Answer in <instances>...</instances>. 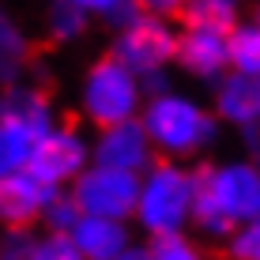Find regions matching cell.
Masks as SVG:
<instances>
[{
	"instance_id": "cell-1",
	"label": "cell",
	"mask_w": 260,
	"mask_h": 260,
	"mask_svg": "<svg viewBox=\"0 0 260 260\" xmlns=\"http://www.w3.org/2000/svg\"><path fill=\"white\" fill-rule=\"evenodd\" d=\"M260 200V181L253 166H230L215 174L211 166H200L189 177V208L208 234H226L234 222H253Z\"/></svg>"
},
{
	"instance_id": "cell-2",
	"label": "cell",
	"mask_w": 260,
	"mask_h": 260,
	"mask_svg": "<svg viewBox=\"0 0 260 260\" xmlns=\"http://www.w3.org/2000/svg\"><path fill=\"white\" fill-rule=\"evenodd\" d=\"M140 200V181L136 174H121V170H87L76 181V196L72 204L79 208V215L87 219H110L121 222L124 215L136 211Z\"/></svg>"
},
{
	"instance_id": "cell-3",
	"label": "cell",
	"mask_w": 260,
	"mask_h": 260,
	"mask_svg": "<svg viewBox=\"0 0 260 260\" xmlns=\"http://www.w3.org/2000/svg\"><path fill=\"white\" fill-rule=\"evenodd\" d=\"M136 211L140 219L147 222V230H155L158 238L174 234L181 226V219L189 215V177L181 170L158 162L151 181L140 189V200H136Z\"/></svg>"
},
{
	"instance_id": "cell-4",
	"label": "cell",
	"mask_w": 260,
	"mask_h": 260,
	"mask_svg": "<svg viewBox=\"0 0 260 260\" xmlns=\"http://www.w3.org/2000/svg\"><path fill=\"white\" fill-rule=\"evenodd\" d=\"M147 132L158 147L166 151H192L200 147L204 140H211L215 121L208 113H200L192 102H181V98L162 94L158 102H151L147 110Z\"/></svg>"
},
{
	"instance_id": "cell-5",
	"label": "cell",
	"mask_w": 260,
	"mask_h": 260,
	"mask_svg": "<svg viewBox=\"0 0 260 260\" xmlns=\"http://www.w3.org/2000/svg\"><path fill=\"white\" fill-rule=\"evenodd\" d=\"M87 110L102 128L124 124L136 110V79L113 57H102L87 76Z\"/></svg>"
},
{
	"instance_id": "cell-6",
	"label": "cell",
	"mask_w": 260,
	"mask_h": 260,
	"mask_svg": "<svg viewBox=\"0 0 260 260\" xmlns=\"http://www.w3.org/2000/svg\"><path fill=\"white\" fill-rule=\"evenodd\" d=\"M174 49H177V38L158 19H140V23H132L128 30H124V38L117 42V49H113L110 57L117 60L121 68L147 76V72H155L166 57H174Z\"/></svg>"
},
{
	"instance_id": "cell-7",
	"label": "cell",
	"mask_w": 260,
	"mask_h": 260,
	"mask_svg": "<svg viewBox=\"0 0 260 260\" xmlns=\"http://www.w3.org/2000/svg\"><path fill=\"white\" fill-rule=\"evenodd\" d=\"M79 166H83V143L72 136V128H64V132H46L34 143L23 174L34 177L38 185H46V189H53V185L68 181Z\"/></svg>"
},
{
	"instance_id": "cell-8",
	"label": "cell",
	"mask_w": 260,
	"mask_h": 260,
	"mask_svg": "<svg viewBox=\"0 0 260 260\" xmlns=\"http://www.w3.org/2000/svg\"><path fill=\"white\" fill-rule=\"evenodd\" d=\"M53 189L38 185L26 174H8L0 177V222H8L12 230H23L46 211V204L53 200Z\"/></svg>"
},
{
	"instance_id": "cell-9",
	"label": "cell",
	"mask_w": 260,
	"mask_h": 260,
	"mask_svg": "<svg viewBox=\"0 0 260 260\" xmlns=\"http://www.w3.org/2000/svg\"><path fill=\"white\" fill-rule=\"evenodd\" d=\"M98 162L102 170H121V174H136L147 162V140L136 121H124L106 128L102 143H98Z\"/></svg>"
},
{
	"instance_id": "cell-10",
	"label": "cell",
	"mask_w": 260,
	"mask_h": 260,
	"mask_svg": "<svg viewBox=\"0 0 260 260\" xmlns=\"http://www.w3.org/2000/svg\"><path fill=\"white\" fill-rule=\"evenodd\" d=\"M72 249L79 253V260H117L124 253V230L121 222L110 219H79L72 226Z\"/></svg>"
},
{
	"instance_id": "cell-11",
	"label": "cell",
	"mask_w": 260,
	"mask_h": 260,
	"mask_svg": "<svg viewBox=\"0 0 260 260\" xmlns=\"http://www.w3.org/2000/svg\"><path fill=\"white\" fill-rule=\"evenodd\" d=\"M0 121L19 124V128H26L34 140H42L49 132V102H46V94L30 91V87L8 91L4 102H0Z\"/></svg>"
},
{
	"instance_id": "cell-12",
	"label": "cell",
	"mask_w": 260,
	"mask_h": 260,
	"mask_svg": "<svg viewBox=\"0 0 260 260\" xmlns=\"http://www.w3.org/2000/svg\"><path fill=\"white\" fill-rule=\"evenodd\" d=\"M177 57L185 68H192L196 76H215L226 64V34L219 30H189L177 42Z\"/></svg>"
},
{
	"instance_id": "cell-13",
	"label": "cell",
	"mask_w": 260,
	"mask_h": 260,
	"mask_svg": "<svg viewBox=\"0 0 260 260\" xmlns=\"http://www.w3.org/2000/svg\"><path fill=\"white\" fill-rule=\"evenodd\" d=\"M219 110L226 113L230 121H245L253 124L256 121V110H260V91H256V79L249 76H230L219 91Z\"/></svg>"
},
{
	"instance_id": "cell-14",
	"label": "cell",
	"mask_w": 260,
	"mask_h": 260,
	"mask_svg": "<svg viewBox=\"0 0 260 260\" xmlns=\"http://www.w3.org/2000/svg\"><path fill=\"white\" fill-rule=\"evenodd\" d=\"M34 143H38V140H34L26 128L0 121V177L23 174V166H26V158H30Z\"/></svg>"
},
{
	"instance_id": "cell-15",
	"label": "cell",
	"mask_w": 260,
	"mask_h": 260,
	"mask_svg": "<svg viewBox=\"0 0 260 260\" xmlns=\"http://www.w3.org/2000/svg\"><path fill=\"white\" fill-rule=\"evenodd\" d=\"M177 15L192 26V30H230L234 26V4L222 0H204V4H177Z\"/></svg>"
},
{
	"instance_id": "cell-16",
	"label": "cell",
	"mask_w": 260,
	"mask_h": 260,
	"mask_svg": "<svg viewBox=\"0 0 260 260\" xmlns=\"http://www.w3.org/2000/svg\"><path fill=\"white\" fill-rule=\"evenodd\" d=\"M256 49H260L256 26H241V30H234L226 38V60H234L238 76H249V79L256 76V68H260V53Z\"/></svg>"
},
{
	"instance_id": "cell-17",
	"label": "cell",
	"mask_w": 260,
	"mask_h": 260,
	"mask_svg": "<svg viewBox=\"0 0 260 260\" xmlns=\"http://www.w3.org/2000/svg\"><path fill=\"white\" fill-rule=\"evenodd\" d=\"M26 60H30V46H26L19 38V30L0 15V79H15Z\"/></svg>"
},
{
	"instance_id": "cell-18",
	"label": "cell",
	"mask_w": 260,
	"mask_h": 260,
	"mask_svg": "<svg viewBox=\"0 0 260 260\" xmlns=\"http://www.w3.org/2000/svg\"><path fill=\"white\" fill-rule=\"evenodd\" d=\"M46 219H49V226L64 238V234H72V226H76L83 215H79V208L72 204V196H53L46 204Z\"/></svg>"
},
{
	"instance_id": "cell-19",
	"label": "cell",
	"mask_w": 260,
	"mask_h": 260,
	"mask_svg": "<svg viewBox=\"0 0 260 260\" xmlns=\"http://www.w3.org/2000/svg\"><path fill=\"white\" fill-rule=\"evenodd\" d=\"M83 4H57L53 8V38H72L83 30Z\"/></svg>"
},
{
	"instance_id": "cell-20",
	"label": "cell",
	"mask_w": 260,
	"mask_h": 260,
	"mask_svg": "<svg viewBox=\"0 0 260 260\" xmlns=\"http://www.w3.org/2000/svg\"><path fill=\"white\" fill-rule=\"evenodd\" d=\"M147 256H151V260H200V256H196V249H192L181 234L155 238V249H151Z\"/></svg>"
},
{
	"instance_id": "cell-21",
	"label": "cell",
	"mask_w": 260,
	"mask_h": 260,
	"mask_svg": "<svg viewBox=\"0 0 260 260\" xmlns=\"http://www.w3.org/2000/svg\"><path fill=\"white\" fill-rule=\"evenodd\" d=\"M226 256L230 260H260V234H256V226L238 230L234 241L226 245Z\"/></svg>"
},
{
	"instance_id": "cell-22",
	"label": "cell",
	"mask_w": 260,
	"mask_h": 260,
	"mask_svg": "<svg viewBox=\"0 0 260 260\" xmlns=\"http://www.w3.org/2000/svg\"><path fill=\"white\" fill-rule=\"evenodd\" d=\"M26 260H79V253L72 249V241H68V238L53 234L49 241L34 245V249H30V256H26Z\"/></svg>"
},
{
	"instance_id": "cell-23",
	"label": "cell",
	"mask_w": 260,
	"mask_h": 260,
	"mask_svg": "<svg viewBox=\"0 0 260 260\" xmlns=\"http://www.w3.org/2000/svg\"><path fill=\"white\" fill-rule=\"evenodd\" d=\"M91 12L98 15H110V23H140V8H132V4H91Z\"/></svg>"
},
{
	"instance_id": "cell-24",
	"label": "cell",
	"mask_w": 260,
	"mask_h": 260,
	"mask_svg": "<svg viewBox=\"0 0 260 260\" xmlns=\"http://www.w3.org/2000/svg\"><path fill=\"white\" fill-rule=\"evenodd\" d=\"M143 87H147V91H155V94H162V76H158V72H147V79H143Z\"/></svg>"
},
{
	"instance_id": "cell-25",
	"label": "cell",
	"mask_w": 260,
	"mask_h": 260,
	"mask_svg": "<svg viewBox=\"0 0 260 260\" xmlns=\"http://www.w3.org/2000/svg\"><path fill=\"white\" fill-rule=\"evenodd\" d=\"M117 260H151V256L143 253V249H128V253H121Z\"/></svg>"
},
{
	"instance_id": "cell-26",
	"label": "cell",
	"mask_w": 260,
	"mask_h": 260,
	"mask_svg": "<svg viewBox=\"0 0 260 260\" xmlns=\"http://www.w3.org/2000/svg\"><path fill=\"white\" fill-rule=\"evenodd\" d=\"M0 260H4V256H0Z\"/></svg>"
}]
</instances>
